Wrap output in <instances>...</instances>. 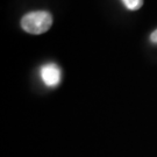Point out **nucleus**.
Returning a JSON list of instances; mask_svg holds the SVG:
<instances>
[{
	"label": "nucleus",
	"mask_w": 157,
	"mask_h": 157,
	"mask_svg": "<svg viewBox=\"0 0 157 157\" xmlns=\"http://www.w3.org/2000/svg\"><path fill=\"white\" fill-rule=\"evenodd\" d=\"M121 1L129 11H137L143 5V0H121Z\"/></svg>",
	"instance_id": "7ed1b4c3"
},
{
	"label": "nucleus",
	"mask_w": 157,
	"mask_h": 157,
	"mask_svg": "<svg viewBox=\"0 0 157 157\" xmlns=\"http://www.w3.org/2000/svg\"><path fill=\"white\" fill-rule=\"evenodd\" d=\"M150 41H151L152 43L157 44V29L155 30V32H152V33L150 34Z\"/></svg>",
	"instance_id": "20e7f679"
},
{
	"label": "nucleus",
	"mask_w": 157,
	"mask_h": 157,
	"mask_svg": "<svg viewBox=\"0 0 157 157\" xmlns=\"http://www.w3.org/2000/svg\"><path fill=\"white\" fill-rule=\"evenodd\" d=\"M41 79L48 87H55L62 80V71L55 63H47L40 70Z\"/></svg>",
	"instance_id": "f03ea898"
},
{
	"label": "nucleus",
	"mask_w": 157,
	"mask_h": 157,
	"mask_svg": "<svg viewBox=\"0 0 157 157\" xmlns=\"http://www.w3.org/2000/svg\"><path fill=\"white\" fill-rule=\"evenodd\" d=\"M52 26V15L47 11H34L21 19V28L29 34L41 35Z\"/></svg>",
	"instance_id": "f257e3e1"
}]
</instances>
